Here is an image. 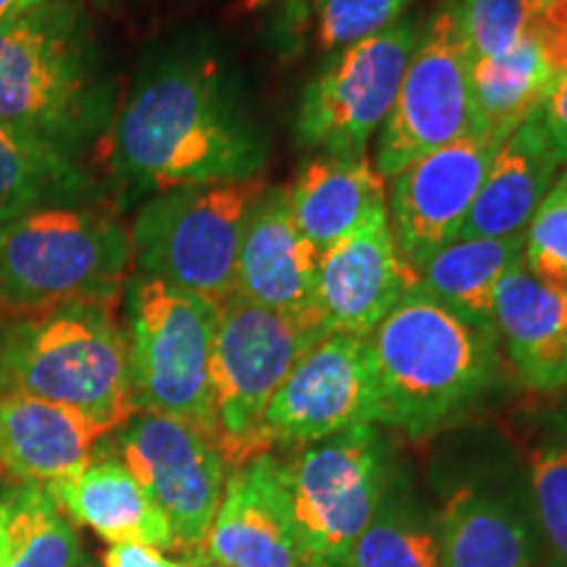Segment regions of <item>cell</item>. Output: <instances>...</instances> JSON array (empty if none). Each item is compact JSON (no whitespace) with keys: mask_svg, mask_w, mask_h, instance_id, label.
Returning <instances> with one entry per match:
<instances>
[{"mask_svg":"<svg viewBox=\"0 0 567 567\" xmlns=\"http://www.w3.org/2000/svg\"><path fill=\"white\" fill-rule=\"evenodd\" d=\"M268 145L216 59L182 53L145 76L111 126V161L140 189L168 193L260 176Z\"/></svg>","mask_w":567,"mask_h":567,"instance_id":"cell-1","label":"cell"},{"mask_svg":"<svg viewBox=\"0 0 567 567\" xmlns=\"http://www.w3.org/2000/svg\"><path fill=\"white\" fill-rule=\"evenodd\" d=\"M111 122V84L87 13L48 0L0 21V124L76 161Z\"/></svg>","mask_w":567,"mask_h":567,"instance_id":"cell-2","label":"cell"},{"mask_svg":"<svg viewBox=\"0 0 567 567\" xmlns=\"http://www.w3.org/2000/svg\"><path fill=\"white\" fill-rule=\"evenodd\" d=\"M368 339L379 371L381 423L413 439L467 413L499 368L496 331L476 329L417 287Z\"/></svg>","mask_w":567,"mask_h":567,"instance_id":"cell-3","label":"cell"},{"mask_svg":"<svg viewBox=\"0 0 567 567\" xmlns=\"http://www.w3.org/2000/svg\"><path fill=\"white\" fill-rule=\"evenodd\" d=\"M130 226L90 205H45L0 224V308L40 316L69 305L116 308L132 279Z\"/></svg>","mask_w":567,"mask_h":567,"instance_id":"cell-4","label":"cell"},{"mask_svg":"<svg viewBox=\"0 0 567 567\" xmlns=\"http://www.w3.org/2000/svg\"><path fill=\"white\" fill-rule=\"evenodd\" d=\"M0 392L71 408L116 434L137 413L116 308L69 305L13 321L0 337Z\"/></svg>","mask_w":567,"mask_h":567,"instance_id":"cell-5","label":"cell"},{"mask_svg":"<svg viewBox=\"0 0 567 567\" xmlns=\"http://www.w3.org/2000/svg\"><path fill=\"white\" fill-rule=\"evenodd\" d=\"M329 334L321 318H300L231 295L218 305L210 363L213 444L229 471L266 446L264 423L276 392L297 360Z\"/></svg>","mask_w":567,"mask_h":567,"instance_id":"cell-6","label":"cell"},{"mask_svg":"<svg viewBox=\"0 0 567 567\" xmlns=\"http://www.w3.org/2000/svg\"><path fill=\"white\" fill-rule=\"evenodd\" d=\"M266 176L158 193L130 226L134 268L221 305L237 292V260Z\"/></svg>","mask_w":567,"mask_h":567,"instance_id":"cell-7","label":"cell"},{"mask_svg":"<svg viewBox=\"0 0 567 567\" xmlns=\"http://www.w3.org/2000/svg\"><path fill=\"white\" fill-rule=\"evenodd\" d=\"M126 326L137 413L176 417L213 442L210 363L218 305L134 274L126 284Z\"/></svg>","mask_w":567,"mask_h":567,"instance_id":"cell-8","label":"cell"},{"mask_svg":"<svg viewBox=\"0 0 567 567\" xmlns=\"http://www.w3.org/2000/svg\"><path fill=\"white\" fill-rule=\"evenodd\" d=\"M284 473L305 567H344L384 505L386 457L375 425L302 446L284 460Z\"/></svg>","mask_w":567,"mask_h":567,"instance_id":"cell-9","label":"cell"},{"mask_svg":"<svg viewBox=\"0 0 567 567\" xmlns=\"http://www.w3.org/2000/svg\"><path fill=\"white\" fill-rule=\"evenodd\" d=\"M421 38V24L402 19L386 32L337 51L302 90L295 116L297 145L331 158L365 155L392 111Z\"/></svg>","mask_w":567,"mask_h":567,"instance_id":"cell-10","label":"cell"},{"mask_svg":"<svg viewBox=\"0 0 567 567\" xmlns=\"http://www.w3.org/2000/svg\"><path fill=\"white\" fill-rule=\"evenodd\" d=\"M471 55L442 6L425 24L384 126L375 142V172L394 179L410 163L473 134Z\"/></svg>","mask_w":567,"mask_h":567,"instance_id":"cell-11","label":"cell"},{"mask_svg":"<svg viewBox=\"0 0 567 567\" xmlns=\"http://www.w3.org/2000/svg\"><path fill=\"white\" fill-rule=\"evenodd\" d=\"M375 423H381V392L371 339L326 334L297 360L276 392L264 436L274 455Z\"/></svg>","mask_w":567,"mask_h":567,"instance_id":"cell-12","label":"cell"},{"mask_svg":"<svg viewBox=\"0 0 567 567\" xmlns=\"http://www.w3.org/2000/svg\"><path fill=\"white\" fill-rule=\"evenodd\" d=\"M116 450L166 515L174 549L203 555L229 476L216 444L176 417L134 413L116 431Z\"/></svg>","mask_w":567,"mask_h":567,"instance_id":"cell-13","label":"cell"},{"mask_svg":"<svg viewBox=\"0 0 567 567\" xmlns=\"http://www.w3.org/2000/svg\"><path fill=\"white\" fill-rule=\"evenodd\" d=\"M505 140L467 134L442 151L410 163L386 197L396 250L413 268L463 234L465 218Z\"/></svg>","mask_w":567,"mask_h":567,"instance_id":"cell-14","label":"cell"},{"mask_svg":"<svg viewBox=\"0 0 567 567\" xmlns=\"http://www.w3.org/2000/svg\"><path fill=\"white\" fill-rule=\"evenodd\" d=\"M415 287L417 274L402 260L389 210H381L321 255L316 308L329 334L371 337Z\"/></svg>","mask_w":567,"mask_h":567,"instance_id":"cell-15","label":"cell"},{"mask_svg":"<svg viewBox=\"0 0 567 567\" xmlns=\"http://www.w3.org/2000/svg\"><path fill=\"white\" fill-rule=\"evenodd\" d=\"M203 555L229 567H305L284 460L260 455L229 471Z\"/></svg>","mask_w":567,"mask_h":567,"instance_id":"cell-16","label":"cell"},{"mask_svg":"<svg viewBox=\"0 0 567 567\" xmlns=\"http://www.w3.org/2000/svg\"><path fill=\"white\" fill-rule=\"evenodd\" d=\"M321 255L297 229L287 184H268L247 221L237 260V292L279 313L321 318L316 281Z\"/></svg>","mask_w":567,"mask_h":567,"instance_id":"cell-17","label":"cell"},{"mask_svg":"<svg viewBox=\"0 0 567 567\" xmlns=\"http://www.w3.org/2000/svg\"><path fill=\"white\" fill-rule=\"evenodd\" d=\"M494 329L520 384L538 394L567 386V289L542 281L523 260L502 276Z\"/></svg>","mask_w":567,"mask_h":567,"instance_id":"cell-18","label":"cell"},{"mask_svg":"<svg viewBox=\"0 0 567 567\" xmlns=\"http://www.w3.org/2000/svg\"><path fill=\"white\" fill-rule=\"evenodd\" d=\"M109 436L76 410L21 392H0V476L55 484L95 457Z\"/></svg>","mask_w":567,"mask_h":567,"instance_id":"cell-19","label":"cell"},{"mask_svg":"<svg viewBox=\"0 0 567 567\" xmlns=\"http://www.w3.org/2000/svg\"><path fill=\"white\" fill-rule=\"evenodd\" d=\"M563 168L565 163L536 113H530L496 153L460 237L502 239L523 234Z\"/></svg>","mask_w":567,"mask_h":567,"instance_id":"cell-20","label":"cell"},{"mask_svg":"<svg viewBox=\"0 0 567 567\" xmlns=\"http://www.w3.org/2000/svg\"><path fill=\"white\" fill-rule=\"evenodd\" d=\"M71 520L111 544L174 549V534L153 496L118 457H92L74 476L48 484Z\"/></svg>","mask_w":567,"mask_h":567,"instance_id":"cell-21","label":"cell"},{"mask_svg":"<svg viewBox=\"0 0 567 567\" xmlns=\"http://www.w3.org/2000/svg\"><path fill=\"white\" fill-rule=\"evenodd\" d=\"M287 187L297 229L318 255L386 210V179L365 155H318L305 163Z\"/></svg>","mask_w":567,"mask_h":567,"instance_id":"cell-22","label":"cell"},{"mask_svg":"<svg viewBox=\"0 0 567 567\" xmlns=\"http://www.w3.org/2000/svg\"><path fill=\"white\" fill-rule=\"evenodd\" d=\"M442 567H536V530L513 502L457 488L436 517Z\"/></svg>","mask_w":567,"mask_h":567,"instance_id":"cell-23","label":"cell"},{"mask_svg":"<svg viewBox=\"0 0 567 567\" xmlns=\"http://www.w3.org/2000/svg\"><path fill=\"white\" fill-rule=\"evenodd\" d=\"M523 243L526 231L502 239L460 237L415 268L417 289L476 329L496 331V287L502 276L523 260Z\"/></svg>","mask_w":567,"mask_h":567,"instance_id":"cell-24","label":"cell"},{"mask_svg":"<svg viewBox=\"0 0 567 567\" xmlns=\"http://www.w3.org/2000/svg\"><path fill=\"white\" fill-rule=\"evenodd\" d=\"M559 76L536 32L499 59L473 61V134L507 140L544 103Z\"/></svg>","mask_w":567,"mask_h":567,"instance_id":"cell-25","label":"cell"},{"mask_svg":"<svg viewBox=\"0 0 567 567\" xmlns=\"http://www.w3.org/2000/svg\"><path fill=\"white\" fill-rule=\"evenodd\" d=\"M3 567H76L82 542L74 520L45 484H19L0 494Z\"/></svg>","mask_w":567,"mask_h":567,"instance_id":"cell-26","label":"cell"},{"mask_svg":"<svg viewBox=\"0 0 567 567\" xmlns=\"http://www.w3.org/2000/svg\"><path fill=\"white\" fill-rule=\"evenodd\" d=\"M87 184L80 163L0 124V224L74 200Z\"/></svg>","mask_w":567,"mask_h":567,"instance_id":"cell-27","label":"cell"},{"mask_svg":"<svg viewBox=\"0 0 567 567\" xmlns=\"http://www.w3.org/2000/svg\"><path fill=\"white\" fill-rule=\"evenodd\" d=\"M344 567H442L436 528L402 505H381Z\"/></svg>","mask_w":567,"mask_h":567,"instance_id":"cell-28","label":"cell"},{"mask_svg":"<svg viewBox=\"0 0 567 567\" xmlns=\"http://www.w3.org/2000/svg\"><path fill=\"white\" fill-rule=\"evenodd\" d=\"M530 507L549 567H567V429L549 431L528 452Z\"/></svg>","mask_w":567,"mask_h":567,"instance_id":"cell-29","label":"cell"},{"mask_svg":"<svg viewBox=\"0 0 567 567\" xmlns=\"http://www.w3.org/2000/svg\"><path fill=\"white\" fill-rule=\"evenodd\" d=\"M471 61L499 59L534 34L536 13L526 0H444Z\"/></svg>","mask_w":567,"mask_h":567,"instance_id":"cell-30","label":"cell"},{"mask_svg":"<svg viewBox=\"0 0 567 567\" xmlns=\"http://www.w3.org/2000/svg\"><path fill=\"white\" fill-rule=\"evenodd\" d=\"M415 0H316L305 19L300 42L310 40L316 51L337 53L354 42L386 32L402 21Z\"/></svg>","mask_w":567,"mask_h":567,"instance_id":"cell-31","label":"cell"},{"mask_svg":"<svg viewBox=\"0 0 567 567\" xmlns=\"http://www.w3.org/2000/svg\"><path fill=\"white\" fill-rule=\"evenodd\" d=\"M523 264L542 281L567 289V166L526 226Z\"/></svg>","mask_w":567,"mask_h":567,"instance_id":"cell-32","label":"cell"},{"mask_svg":"<svg viewBox=\"0 0 567 567\" xmlns=\"http://www.w3.org/2000/svg\"><path fill=\"white\" fill-rule=\"evenodd\" d=\"M534 113L551 147L557 151L559 161L567 166V74L551 84L549 95L544 97V103Z\"/></svg>","mask_w":567,"mask_h":567,"instance_id":"cell-33","label":"cell"},{"mask_svg":"<svg viewBox=\"0 0 567 567\" xmlns=\"http://www.w3.org/2000/svg\"><path fill=\"white\" fill-rule=\"evenodd\" d=\"M105 567H193L184 559H172L161 549L142 547V544H111L103 557Z\"/></svg>","mask_w":567,"mask_h":567,"instance_id":"cell-34","label":"cell"},{"mask_svg":"<svg viewBox=\"0 0 567 567\" xmlns=\"http://www.w3.org/2000/svg\"><path fill=\"white\" fill-rule=\"evenodd\" d=\"M316 0H281L279 19H276V38L284 45H300V34Z\"/></svg>","mask_w":567,"mask_h":567,"instance_id":"cell-35","label":"cell"},{"mask_svg":"<svg viewBox=\"0 0 567 567\" xmlns=\"http://www.w3.org/2000/svg\"><path fill=\"white\" fill-rule=\"evenodd\" d=\"M48 3V0H0V21L17 17V13H24L34 9V6Z\"/></svg>","mask_w":567,"mask_h":567,"instance_id":"cell-36","label":"cell"},{"mask_svg":"<svg viewBox=\"0 0 567 567\" xmlns=\"http://www.w3.org/2000/svg\"><path fill=\"white\" fill-rule=\"evenodd\" d=\"M274 3H281V0H243L245 11H266L271 9Z\"/></svg>","mask_w":567,"mask_h":567,"instance_id":"cell-37","label":"cell"},{"mask_svg":"<svg viewBox=\"0 0 567 567\" xmlns=\"http://www.w3.org/2000/svg\"><path fill=\"white\" fill-rule=\"evenodd\" d=\"M189 565H193V567H229V565L218 563V559H210V557H205V555L193 557V563H189Z\"/></svg>","mask_w":567,"mask_h":567,"instance_id":"cell-38","label":"cell"},{"mask_svg":"<svg viewBox=\"0 0 567 567\" xmlns=\"http://www.w3.org/2000/svg\"><path fill=\"white\" fill-rule=\"evenodd\" d=\"M526 3H528L530 9H534V13H536V11L547 9V6H549V3H555V0H526Z\"/></svg>","mask_w":567,"mask_h":567,"instance_id":"cell-39","label":"cell"},{"mask_svg":"<svg viewBox=\"0 0 567 567\" xmlns=\"http://www.w3.org/2000/svg\"><path fill=\"white\" fill-rule=\"evenodd\" d=\"M76 567H95V565H92V563H87V559H82V563H80V565H76Z\"/></svg>","mask_w":567,"mask_h":567,"instance_id":"cell-40","label":"cell"},{"mask_svg":"<svg viewBox=\"0 0 567 567\" xmlns=\"http://www.w3.org/2000/svg\"><path fill=\"white\" fill-rule=\"evenodd\" d=\"M3 563H6V559H3V544H0V567H3Z\"/></svg>","mask_w":567,"mask_h":567,"instance_id":"cell-41","label":"cell"}]
</instances>
